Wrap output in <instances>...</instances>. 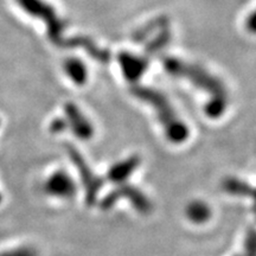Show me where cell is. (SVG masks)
<instances>
[{"mask_svg": "<svg viewBox=\"0 0 256 256\" xmlns=\"http://www.w3.org/2000/svg\"><path fill=\"white\" fill-rule=\"evenodd\" d=\"M17 2L28 14L40 17L46 22V24L49 25V34L51 40L56 42L60 40L62 26H60L58 18L56 19L55 14L49 6L44 4L42 0H17Z\"/></svg>", "mask_w": 256, "mask_h": 256, "instance_id": "obj_1", "label": "cell"}, {"mask_svg": "<svg viewBox=\"0 0 256 256\" xmlns=\"http://www.w3.org/2000/svg\"><path fill=\"white\" fill-rule=\"evenodd\" d=\"M46 191L50 194L60 198L72 197L75 192V184L72 179L64 172H56L46 183Z\"/></svg>", "mask_w": 256, "mask_h": 256, "instance_id": "obj_2", "label": "cell"}, {"mask_svg": "<svg viewBox=\"0 0 256 256\" xmlns=\"http://www.w3.org/2000/svg\"><path fill=\"white\" fill-rule=\"evenodd\" d=\"M66 112H68L70 120H72L74 130L75 134H78L81 138H89L92 136V127L88 124V121L82 116L78 108L72 107V106H68L66 107Z\"/></svg>", "mask_w": 256, "mask_h": 256, "instance_id": "obj_3", "label": "cell"}, {"mask_svg": "<svg viewBox=\"0 0 256 256\" xmlns=\"http://www.w3.org/2000/svg\"><path fill=\"white\" fill-rule=\"evenodd\" d=\"M136 164L138 160L130 159L122 162V164L116 165L110 171V178L113 179V180H122V179L126 178L127 176L130 174V172H132V170H134Z\"/></svg>", "mask_w": 256, "mask_h": 256, "instance_id": "obj_4", "label": "cell"}, {"mask_svg": "<svg viewBox=\"0 0 256 256\" xmlns=\"http://www.w3.org/2000/svg\"><path fill=\"white\" fill-rule=\"evenodd\" d=\"M66 72L69 74V76L72 78L74 81L78 83H83L86 78V74H84V68L78 60H70L66 63Z\"/></svg>", "mask_w": 256, "mask_h": 256, "instance_id": "obj_5", "label": "cell"}, {"mask_svg": "<svg viewBox=\"0 0 256 256\" xmlns=\"http://www.w3.org/2000/svg\"><path fill=\"white\" fill-rule=\"evenodd\" d=\"M208 215H209V210L202 203L192 204L190 209H188V216H190L191 220H196V222H203L204 220H206Z\"/></svg>", "mask_w": 256, "mask_h": 256, "instance_id": "obj_6", "label": "cell"}, {"mask_svg": "<svg viewBox=\"0 0 256 256\" xmlns=\"http://www.w3.org/2000/svg\"><path fill=\"white\" fill-rule=\"evenodd\" d=\"M0 256H36V252L30 248H20L11 252H2Z\"/></svg>", "mask_w": 256, "mask_h": 256, "instance_id": "obj_7", "label": "cell"}, {"mask_svg": "<svg viewBox=\"0 0 256 256\" xmlns=\"http://www.w3.org/2000/svg\"><path fill=\"white\" fill-rule=\"evenodd\" d=\"M249 28H250V30L256 32V12L252 16L250 20H249Z\"/></svg>", "mask_w": 256, "mask_h": 256, "instance_id": "obj_8", "label": "cell"}]
</instances>
